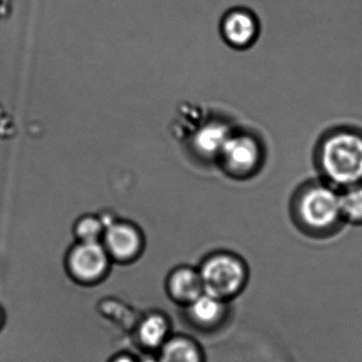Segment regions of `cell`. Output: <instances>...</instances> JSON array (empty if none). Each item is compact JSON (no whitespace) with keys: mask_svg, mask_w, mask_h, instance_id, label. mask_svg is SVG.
I'll use <instances>...</instances> for the list:
<instances>
[{"mask_svg":"<svg viewBox=\"0 0 362 362\" xmlns=\"http://www.w3.org/2000/svg\"><path fill=\"white\" fill-rule=\"evenodd\" d=\"M290 215L296 230L315 240L332 238L345 226L340 192L323 180L300 186L292 198Z\"/></svg>","mask_w":362,"mask_h":362,"instance_id":"cell-1","label":"cell"},{"mask_svg":"<svg viewBox=\"0 0 362 362\" xmlns=\"http://www.w3.org/2000/svg\"><path fill=\"white\" fill-rule=\"evenodd\" d=\"M317 164L323 181L339 192L362 183V131L339 128L324 135Z\"/></svg>","mask_w":362,"mask_h":362,"instance_id":"cell-2","label":"cell"},{"mask_svg":"<svg viewBox=\"0 0 362 362\" xmlns=\"http://www.w3.org/2000/svg\"><path fill=\"white\" fill-rule=\"evenodd\" d=\"M203 291L232 303L247 289L251 270L247 260L236 252L221 250L207 255L199 267Z\"/></svg>","mask_w":362,"mask_h":362,"instance_id":"cell-3","label":"cell"},{"mask_svg":"<svg viewBox=\"0 0 362 362\" xmlns=\"http://www.w3.org/2000/svg\"><path fill=\"white\" fill-rule=\"evenodd\" d=\"M266 150L260 137L247 130L234 129L218 158L217 164L228 177L251 179L262 169Z\"/></svg>","mask_w":362,"mask_h":362,"instance_id":"cell-4","label":"cell"},{"mask_svg":"<svg viewBox=\"0 0 362 362\" xmlns=\"http://www.w3.org/2000/svg\"><path fill=\"white\" fill-rule=\"evenodd\" d=\"M111 257L105 245L99 243H78L67 256V267L71 276L83 284H93L107 275Z\"/></svg>","mask_w":362,"mask_h":362,"instance_id":"cell-5","label":"cell"},{"mask_svg":"<svg viewBox=\"0 0 362 362\" xmlns=\"http://www.w3.org/2000/svg\"><path fill=\"white\" fill-rule=\"evenodd\" d=\"M103 245L111 259L119 262L134 260L143 249V236L136 226L127 221H111L105 226Z\"/></svg>","mask_w":362,"mask_h":362,"instance_id":"cell-6","label":"cell"},{"mask_svg":"<svg viewBox=\"0 0 362 362\" xmlns=\"http://www.w3.org/2000/svg\"><path fill=\"white\" fill-rule=\"evenodd\" d=\"M235 127L226 119H203L194 127L192 148L194 156L203 162L217 164L220 153Z\"/></svg>","mask_w":362,"mask_h":362,"instance_id":"cell-7","label":"cell"},{"mask_svg":"<svg viewBox=\"0 0 362 362\" xmlns=\"http://www.w3.org/2000/svg\"><path fill=\"white\" fill-rule=\"evenodd\" d=\"M259 23L252 12L236 9L224 16L221 35L226 43L235 49L252 47L259 37Z\"/></svg>","mask_w":362,"mask_h":362,"instance_id":"cell-8","label":"cell"},{"mask_svg":"<svg viewBox=\"0 0 362 362\" xmlns=\"http://www.w3.org/2000/svg\"><path fill=\"white\" fill-rule=\"evenodd\" d=\"M230 304L203 292L186 308L188 317L199 329L215 332L228 321L230 313Z\"/></svg>","mask_w":362,"mask_h":362,"instance_id":"cell-9","label":"cell"},{"mask_svg":"<svg viewBox=\"0 0 362 362\" xmlns=\"http://www.w3.org/2000/svg\"><path fill=\"white\" fill-rule=\"evenodd\" d=\"M167 289L173 300L188 306L203 293L202 281L198 269L180 267L169 275Z\"/></svg>","mask_w":362,"mask_h":362,"instance_id":"cell-10","label":"cell"},{"mask_svg":"<svg viewBox=\"0 0 362 362\" xmlns=\"http://www.w3.org/2000/svg\"><path fill=\"white\" fill-rule=\"evenodd\" d=\"M160 362H205L204 351L198 342L185 336L167 339L160 346Z\"/></svg>","mask_w":362,"mask_h":362,"instance_id":"cell-11","label":"cell"},{"mask_svg":"<svg viewBox=\"0 0 362 362\" xmlns=\"http://www.w3.org/2000/svg\"><path fill=\"white\" fill-rule=\"evenodd\" d=\"M169 321L160 313H151L143 320L139 326L141 344L147 349H160L169 338Z\"/></svg>","mask_w":362,"mask_h":362,"instance_id":"cell-12","label":"cell"},{"mask_svg":"<svg viewBox=\"0 0 362 362\" xmlns=\"http://www.w3.org/2000/svg\"><path fill=\"white\" fill-rule=\"evenodd\" d=\"M340 206L345 226H362V183L340 190Z\"/></svg>","mask_w":362,"mask_h":362,"instance_id":"cell-13","label":"cell"},{"mask_svg":"<svg viewBox=\"0 0 362 362\" xmlns=\"http://www.w3.org/2000/svg\"><path fill=\"white\" fill-rule=\"evenodd\" d=\"M105 224L103 218L83 216L75 226V233L80 243H99L105 234Z\"/></svg>","mask_w":362,"mask_h":362,"instance_id":"cell-14","label":"cell"},{"mask_svg":"<svg viewBox=\"0 0 362 362\" xmlns=\"http://www.w3.org/2000/svg\"><path fill=\"white\" fill-rule=\"evenodd\" d=\"M111 362H139L132 356L128 355V354H122V355L116 356Z\"/></svg>","mask_w":362,"mask_h":362,"instance_id":"cell-15","label":"cell"},{"mask_svg":"<svg viewBox=\"0 0 362 362\" xmlns=\"http://www.w3.org/2000/svg\"><path fill=\"white\" fill-rule=\"evenodd\" d=\"M139 362H160L158 358L152 357V356H147V357H144L143 359L139 360Z\"/></svg>","mask_w":362,"mask_h":362,"instance_id":"cell-16","label":"cell"},{"mask_svg":"<svg viewBox=\"0 0 362 362\" xmlns=\"http://www.w3.org/2000/svg\"><path fill=\"white\" fill-rule=\"evenodd\" d=\"M0 324H1V313H0Z\"/></svg>","mask_w":362,"mask_h":362,"instance_id":"cell-17","label":"cell"}]
</instances>
